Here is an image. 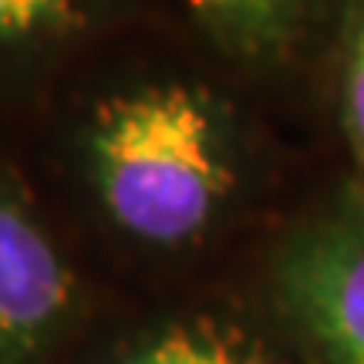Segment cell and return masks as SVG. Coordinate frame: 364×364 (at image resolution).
<instances>
[{"instance_id":"1","label":"cell","mask_w":364,"mask_h":364,"mask_svg":"<svg viewBox=\"0 0 364 364\" xmlns=\"http://www.w3.org/2000/svg\"><path fill=\"white\" fill-rule=\"evenodd\" d=\"M85 162L112 223L149 247L206 233L236 179L223 112L182 81L105 98L85 129Z\"/></svg>"},{"instance_id":"2","label":"cell","mask_w":364,"mask_h":364,"mask_svg":"<svg viewBox=\"0 0 364 364\" xmlns=\"http://www.w3.org/2000/svg\"><path fill=\"white\" fill-rule=\"evenodd\" d=\"M75 304L71 263L0 166V364H41L65 334Z\"/></svg>"},{"instance_id":"3","label":"cell","mask_w":364,"mask_h":364,"mask_svg":"<svg viewBox=\"0 0 364 364\" xmlns=\"http://www.w3.org/2000/svg\"><path fill=\"white\" fill-rule=\"evenodd\" d=\"M287 314L324 364H364V213L314 223L277 263Z\"/></svg>"},{"instance_id":"4","label":"cell","mask_w":364,"mask_h":364,"mask_svg":"<svg viewBox=\"0 0 364 364\" xmlns=\"http://www.w3.org/2000/svg\"><path fill=\"white\" fill-rule=\"evenodd\" d=\"M95 0H0V85L24 78L85 31Z\"/></svg>"},{"instance_id":"5","label":"cell","mask_w":364,"mask_h":364,"mask_svg":"<svg viewBox=\"0 0 364 364\" xmlns=\"http://www.w3.org/2000/svg\"><path fill=\"white\" fill-rule=\"evenodd\" d=\"M216 38L240 54L284 51L314 0H186Z\"/></svg>"},{"instance_id":"6","label":"cell","mask_w":364,"mask_h":364,"mask_svg":"<svg viewBox=\"0 0 364 364\" xmlns=\"http://www.w3.org/2000/svg\"><path fill=\"white\" fill-rule=\"evenodd\" d=\"M118 364H267V358L236 327L199 317L169 324Z\"/></svg>"},{"instance_id":"7","label":"cell","mask_w":364,"mask_h":364,"mask_svg":"<svg viewBox=\"0 0 364 364\" xmlns=\"http://www.w3.org/2000/svg\"><path fill=\"white\" fill-rule=\"evenodd\" d=\"M344 125L354 152L364 162V11L358 17L348 51V71H344Z\"/></svg>"}]
</instances>
